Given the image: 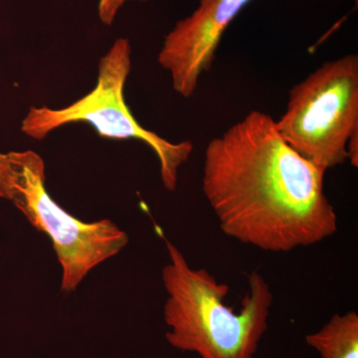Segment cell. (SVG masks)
<instances>
[{
	"label": "cell",
	"instance_id": "8",
	"mask_svg": "<svg viewBox=\"0 0 358 358\" xmlns=\"http://www.w3.org/2000/svg\"><path fill=\"white\" fill-rule=\"evenodd\" d=\"M129 0H100L98 6V15L101 22L105 25H112L120 9ZM134 1L145 2L148 0H134Z\"/></svg>",
	"mask_w": 358,
	"mask_h": 358
},
{
	"label": "cell",
	"instance_id": "7",
	"mask_svg": "<svg viewBox=\"0 0 358 358\" xmlns=\"http://www.w3.org/2000/svg\"><path fill=\"white\" fill-rule=\"evenodd\" d=\"M306 343L322 358H358V315L336 313L322 329L306 336Z\"/></svg>",
	"mask_w": 358,
	"mask_h": 358
},
{
	"label": "cell",
	"instance_id": "5",
	"mask_svg": "<svg viewBox=\"0 0 358 358\" xmlns=\"http://www.w3.org/2000/svg\"><path fill=\"white\" fill-rule=\"evenodd\" d=\"M275 127L289 147L324 171L345 164L348 138L358 129V56L324 62L296 85Z\"/></svg>",
	"mask_w": 358,
	"mask_h": 358
},
{
	"label": "cell",
	"instance_id": "1",
	"mask_svg": "<svg viewBox=\"0 0 358 358\" xmlns=\"http://www.w3.org/2000/svg\"><path fill=\"white\" fill-rule=\"evenodd\" d=\"M326 173L289 147L271 115L252 110L209 141L202 192L224 234L284 253L338 231Z\"/></svg>",
	"mask_w": 358,
	"mask_h": 358
},
{
	"label": "cell",
	"instance_id": "6",
	"mask_svg": "<svg viewBox=\"0 0 358 358\" xmlns=\"http://www.w3.org/2000/svg\"><path fill=\"white\" fill-rule=\"evenodd\" d=\"M251 0H200L194 13L178 21L166 35L159 63L171 74L173 88L189 98L199 78L210 70L230 23Z\"/></svg>",
	"mask_w": 358,
	"mask_h": 358
},
{
	"label": "cell",
	"instance_id": "3",
	"mask_svg": "<svg viewBox=\"0 0 358 358\" xmlns=\"http://www.w3.org/2000/svg\"><path fill=\"white\" fill-rule=\"evenodd\" d=\"M0 197L50 238L62 267L61 289L76 291L96 266L117 255L129 235L109 220L84 222L64 210L46 189L44 159L34 150L0 152Z\"/></svg>",
	"mask_w": 358,
	"mask_h": 358
},
{
	"label": "cell",
	"instance_id": "2",
	"mask_svg": "<svg viewBox=\"0 0 358 358\" xmlns=\"http://www.w3.org/2000/svg\"><path fill=\"white\" fill-rule=\"evenodd\" d=\"M166 244L169 261L162 279L167 293V343L199 358H255L274 301L265 278L250 274L248 293L241 308L234 310L224 301L229 294L227 284L205 268L190 267L176 245L169 240Z\"/></svg>",
	"mask_w": 358,
	"mask_h": 358
},
{
	"label": "cell",
	"instance_id": "4",
	"mask_svg": "<svg viewBox=\"0 0 358 358\" xmlns=\"http://www.w3.org/2000/svg\"><path fill=\"white\" fill-rule=\"evenodd\" d=\"M131 69V43L127 38L117 39L99 62L95 88L62 109L47 106L30 108L21 122V131L29 138L42 141L66 124L87 122L102 138L141 141L159 160L162 185L169 192H174L179 169L192 154V143H171L136 121L124 100V86Z\"/></svg>",
	"mask_w": 358,
	"mask_h": 358
}]
</instances>
